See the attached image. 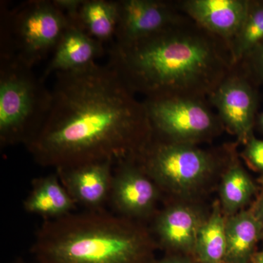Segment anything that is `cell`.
I'll use <instances>...</instances> for the list:
<instances>
[{"mask_svg":"<svg viewBox=\"0 0 263 263\" xmlns=\"http://www.w3.org/2000/svg\"><path fill=\"white\" fill-rule=\"evenodd\" d=\"M11 263H28L27 262H25V261L22 260V259H16V260L13 261V262Z\"/></svg>","mask_w":263,"mask_h":263,"instance_id":"obj_29","label":"cell"},{"mask_svg":"<svg viewBox=\"0 0 263 263\" xmlns=\"http://www.w3.org/2000/svg\"><path fill=\"white\" fill-rule=\"evenodd\" d=\"M243 157L253 168L263 174V140L252 136L246 143Z\"/></svg>","mask_w":263,"mask_h":263,"instance_id":"obj_21","label":"cell"},{"mask_svg":"<svg viewBox=\"0 0 263 263\" xmlns=\"http://www.w3.org/2000/svg\"><path fill=\"white\" fill-rule=\"evenodd\" d=\"M252 211H253L254 215H255L259 224L262 227L263 231V193L259 197L258 200L256 202L255 206L252 209Z\"/></svg>","mask_w":263,"mask_h":263,"instance_id":"obj_24","label":"cell"},{"mask_svg":"<svg viewBox=\"0 0 263 263\" xmlns=\"http://www.w3.org/2000/svg\"><path fill=\"white\" fill-rule=\"evenodd\" d=\"M263 41V1L249 0L241 27L230 46L233 65H239Z\"/></svg>","mask_w":263,"mask_h":263,"instance_id":"obj_20","label":"cell"},{"mask_svg":"<svg viewBox=\"0 0 263 263\" xmlns=\"http://www.w3.org/2000/svg\"><path fill=\"white\" fill-rule=\"evenodd\" d=\"M194 252L200 263H224L226 255V219L218 204L208 220L203 221Z\"/></svg>","mask_w":263,"mask_h":263,"instance_id":"obj_18","label":"cell"},{"mask_svg":"<svg viewBox=\"0 0 263 263\" xmlns=\"http://www.w3.org/2000/svg\"><path fill=\"white\" fill-rule=\"evenodd\" d=\"M251 263H263V250L254 254Z\"/></svg>","mask_w":263,"mask_h":263,"instance_id":"obj_26","label":"cell"},{"mask_svg":"<svg viewBox=\"0 0 263 263\" xmlns=\"http://www.w3.org/2000/svg\"><path fill=\"white\" fill-rule=\"evenodd\" d=\"M249 0H183L178 9L230 46L245 21Z\"/></svg>","mask_w":263,"mask_h":263,"instance_id":"obj_11","label":"cell"},{"mask_svg":"<svg viewBox=\"0 0 263 263\" xmlns=\"http://www.w3.org/2000/svg\"><path fill=\"white\" fill-rule=\"evenodd\" d=\"M259 127H261V129H262L263 131V112L261 114L260 117H259Z\"/></svg>","mask_w":263,"mask_h":263,"instance_id":"obj_27","label":"cell"},{"mask_svg":"<svg viewBox=\"0 0 263 263\" xmlns=\"http://www.w3.org/2000/svg\"><path fill=\"white\" fill-rule=\"evenodd\" d=\"M223 126L238 140L247 143L252 131L257 106V97L248 77L233 70L209 97Z\"/></svg>","mask_w":263,"mask_h":263,"instance_id":"obj_8","label":"cell"},{"mask_svg":"<svg viewBox=\"0 0 263 263\" xmlns=\"http://www.w3.org/2000/svg\"><path fill=\"white\" fill-rule=\"evenodd\" d=\"M151 246L130 219L100 209L45 219L30 252L37 263H144Z\"/></svg>","mask_w":263,"mask_h":263,"instance_id":"obj_3","label":"cell"},{"mask_svg":"<svg viewBox=\"0 0 263 263\" xmlns=\"http://www.w3.org/2000/svg\"><path fill=\"white\" fill-rule=\"evenodd\" d=\"M256 186L241 165L237 162L230 164L224 173L220 186L222 210L228 216L239 212L251 200Z\"/></svg>","mask_w":263,"mask_h":263,"instance_id":"obj_19","label":"cell"},{"mask_svg":"<svg viewBox=\"0 0 263 263\" xmlns=\"http://www.w3.org/2000/svg\"><path fill=\"white\" fill-rule=\"evenodd\" d=\"M59 9L62 10L69 22L76 23L78 13L84 0H53Z\"/></svg>","mask_w":263,"mask_h":263,"instance_id":"obj_23","label":"cell"},{"mask_svg":"<svg viewBox=\"0 0 263 263\" xmlns=\"http://www.w3.org/2000/svg\"><path fill=\"white\" fill-rule=\"evenodd\" d=\"M258 182L260 183L261 185L263 186V174L259 176L258 179Z\"/></svg>","mask_w":263,"mask_h":263,"instance_id":"obj_28","label":"cell"},{"mask_svg":"<svg viewBox=\"0 0 263 263\" xmlns=\"http://www.w3.org/2000/svg\"><path fill=\"white\" fill-rule=\"evenodd\" d=\"M104 45L90 37L76 24H69L56 48L51 61L43 72L41 79L57 72H70L86 68L96 63L103 56Z\"/></svg>","mask_w":263,"mask_h":263,"instance_id":"obj_13","label":"cell"},{"mask_svg":"<svg viewBox=\"0 0 263 263\" xmlns=\"http://www.w3.org/2000/svg\"><path fill=\"white\" fill-rule=\"evenodd\" d=\"M157 186L134 160L121 161L114 170L109 201L118 215L130 219L148 217L158 198Z\"/></svg>","mask_w":263,"mask_h":263,"instance_id":"obj_9","label":"cell"},{"mask_svg":"<svg viewBox=\"0 0 263 263\" xmlns=\"http://www.w3.org/2000/svg\"><path fill=\"white\" fill-rule=\"evenodd\" d=\"M0 64V143L26 145L47 117L51 91L14 59L1 58Z\"/></svg>","mask_w":263,"mask_h":263,"instance_id":"obj_4","label":"cell"},{"mask_svg":"<svg viewBox=\"0 0 263 263\" xmlns=\"http://www.w3.org/2000/svg\"><path fill=\"white\" fill-rule=\"evenodd\" d=\"M251 263V262H250Z\"/></svg>","mask_w":263,"mask_h":263,"instance_id":"obj_30","label":"cell"},{"mask_svg":"<svg viewBox=\"0 0 263 263\" xmlns=\"http://www.w3.org/2000/svg\"><path fill=\"white\" fill-rule=\"evenodd\" d=\"M118 22V1L84 0L74 24L98 42L110 45L115 41Z\"/></svg>","mask_w":263,"mask_h":263,"instance_id":"obj_17","label":"cell"},{"mask_svg":"<svg viewBox=\"0 0 263 263\" xmlns=\"http://www.w3.org/2000/svg\"><path fill=\"white\" fill-rule=\"evenodd\" d=\"M108 54V65L146 99L205 100L235 67L228 45L187 16L147 37L114 41Z\"/></svg>","mask_w":263,"mask_h":263,"instance_id":"obj_2","label":"cell"},{"mask_svg":"<svg viewBox=\"0 0 263 263\" xmlns=\"http://www.w3.org/2000/svg\"><path fill=\"white\" fill-rule=\"evenodd\" d=\"M46 120L25 145L34 160L55 170L135 160L152 139L143 102L108 65L57 72Z\"/></svg>","mask_w":263,"mask_h":263,"instance_id":"obj_1","label":"cell"},{"mask_svg":"<svg viewBox=\"0 0 263 263\" xmlns=\"http://www.w3.org/2000/svg\"><path fill=\"white\" fill-rule=\"evenodd\" d=\"M115 42L127 43L181 22L186 15L179 13L176 4L158 0H121Z\"/></svg>","mask_w":263,"mask_h":263,"instance_id":"obj_10","label":"cell"},{"mask_svg":"<svg viewBox=\"0 0 263 263\" xmlns=\"http://www.w3.org/2000/svg\"><path fill=\"white\" fill-rule=\"evenodd\" d=\"M134 161L140 162L138 165L157 186L178 194L196 188L212 174L216 165L209 152L195 145L162 138L153 141L152 138Z\"/></svg>","mask_w":263,"mask_h":263,"instance_id":"obj_6","label":"cell"},{"mask_svg":"<svg viewBox=\"0 0 263 263\" xmlns=\"http://www.w3.org/2000/svg\"><path fill=\"white\" fill-rule=\"evenodd\" d=\"M224 263H250L263 236L262 227L252 209L240 211L226 219Z\"/></svg>","mask_w":263,"mask_h":263,"instance_id":"obj_16","label":"cell"},{"mask_svg":"<svg viewBox=\"0 0 263 263\" xmlns=\"http://www.w3.org/2000/svg\"><path fill=\"white\" fill-rule=\"evenodd\" d=\"M204 99H146L143 101L154 135L176 143L195 145L224 127Z\"/></svg>","mask_w":263,"mask_h":263,"instance_id":"obj_7","label":"cell"},{"mask_svg":"<svg viewBox=\"0 0 263 263\" xmlns=\"http://www.w3.org/2000/svg\"><path fill=\"white\" fill-rule=\"evenodd\" d=\"M156 263H193L189 259L178 258V257H171V258H167L162 259V261Z\"/></svg>","mask_w":263,"mask_h":263,"instance_id":"obj_25","label":"cell"},{"mask_svg":"<svg viewBox=\"0 0 263 263\" xmlns=\"http://www.w3.org/2000/svg\"><path fill=\"white\" fill-rule=\"evenodd\" d=\"M77 205L57 172L34 179L32 190L23 202L26 212L43 216L45 219L67 215L73 212Z\"/></svg>","mask_w":263,"mask_h":263,"instance_id":"obj_15","label":"cell"},{"mask_svg":"<svg viewBox=\"0 0 263 263\" xmlns=\"http://www.w3.org/2000/svg\"><path fill=\"white\" fill-rule=\"evenodd\" d=\"M202 223L193 208L177 205L167 208L157 216L154 230L166 248L191 252L195 249Z\"/></svg>","mask_w":263,"mask_h":263,"instance_id":"obj_14","label":"cell"},{"mask_svg":"<svg viewBox=\"0 0 263 263\" xmlns=\"http://www.w3.org/2000/svg\"><path fill=\"white\" fill-rule=\"evenodd\" d=\"M243 62L247 64V70L263 82V41L240 63Z\"/></svg>","mask_w":263,"mask_h":263,"instance_id":"obj_22","label":"cell"},{"mask_svg":"<svg viewBox=\"0 0 263 263\" xmlns=\"http://www.w3.org/2000/svg\"><path fill=\"white\" fill-rule=\"evenodd\" d=\"M1 10V58L14 59L32 69L54 51L70 24L48 0H30L10 11Z\"/></svg>","mask_w":263,"mask_h":263,"instance_id":"obj_5","label":"cell"},{"mask_svg":"<svg viewBox=\"0 0 263 263\" xmlns=\"http://www.w3.org/2000/svg\"><path fill=\"white\" fill-rule=\"evenodd\" d=\"M115 163L92 162L56 170L60 181L77 205L86 210H100L109 201Z\"/></svg>","mask_w":263,"mask_h":263,"instance_id":"obj_12","label":"cell"}]
</instances>
